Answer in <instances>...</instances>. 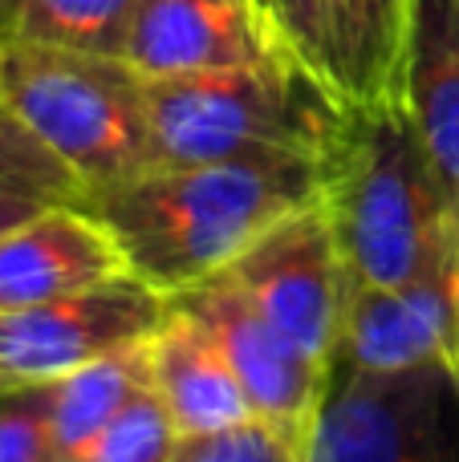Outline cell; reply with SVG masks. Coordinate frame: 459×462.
Returning <instances> with one entry per match:
<instances>
[{"label":"cell","instance_id":"30bf717a","mask_svg":"<svg viewBox=\"0 0 459 462\" xmlns=\"http://www.w3.org/2000/svg\"><path fill=\"white\" fill-rule=\"evenodd\" d=\"M333 361L370 374L459 369V272L395 288H350Z\"/></svg>","mask_w":459,"mask_h":462},{"label":"cell","instance_id":"44dd1931","mask_svg":"<svg viewBox=\"0 0 459 462\" xmlns=\"http://www.w3.org/2000/svg\"><path fill=\"white\" fill-rule=\"evenodd\" d=\"M0 462H57L49 385L0 390Z\"/></svg>","mask_w":459,"mask_h":462},{"label":"cell","instance_id":"ffe728a7","mask_svg":"<svg viewBox=\"0 0 459 462\" xmlns=\"http://www.w3.org/2000/svg\"><path fill=\"white\" fill-rule=\"evenodd\" d=\"M301 455H305V430L248 418L220 434L183 439L175 462H301Z\"/></svg>","mask_w":459,"mask_h":462},{"label":"cell","instance_id":"277c9868","mask_svg":"<svg viewBox=\"0 0 459 462\" xmlns=\"http://www.w3.org/2000/svg\"><path fill=\"white\" fill-rule=\"evenodd\" d=\"M0 106L65 162L86 199L159 167L146 78L126 57L8 37L0 41Z\"/></svg>","mask_w":459,"mask_h":462},{"label":"cell","instance_id":"ba28073f","mask_svg":"<svg viewBox=\"0 0 459 462\" xmlns=\"http://www.w3.org/2000/svg\"><path fill=\"white\" fill-rule=\"evenodd\" d=\"M175 300L192 309L216 337L228 365L236 369L244 393H248L252 414L305 430L317 402H322L330 369L305 357L281 328L268 325L224 276L208 280Z\"/></svg>","mask_w":459,"mask_h":462},{"label":"cell","instance_id":"9c48e42d","mask_svg":"<svg viewBox=\"0 0 459 462\" xmlns=\"http://www.w3.org/2000/svg\"><path fill=\"white\" fill-rule=\"evenodd\" d=\"M281 45L252 0H135L126 61L143 78L240 69L276 61Z\"/></svg>","mask_w":459,"mask_h":462},{"label":"cell","instance_id":"e0dca14e","mask_svg":"<svg viewBox=\"0 0 459 462\" xmlns=\"http://www.w3.org/2000/svg\"><path fill=\"white\" fill-rule=\"evenodd\" d=\"M130 5L135 0H24L13 37L126 57Z\"/></svg>","mask_w":459,"mask_h":462},{"label":"cell","instance_id":"2e32d148","mask_svg":"<svg viewBox=\"0 0 459 462\" xmlns=\"http://www.w3.org/2000/svg\"><path fill=\"white\" fill-rule=\"evenodd\" d=\"M86 199L65 162L0 106V236L53 203Z\"/></svg>","mask_w":459,"mask_h":462},{"label":"cell","instance_id":"603a6c76","mask_svg":"<svg viewBox=\"0 0 459 462\" xmlns=\"http://www.w3.org/2000/svg\"><path fill=\"white\" fill-rule=\"evenodd\" d=\"M252 5H257V13H260V21H265V0H252ZM268 24V21H265Z\"/></svg>","mask_w":459,"mask_h":462},{"label":"cell","instance_id":"3957f363","mask_svg":"<svg viewBox=\"0 0 459 462\" xmlns=\"http://www.w3.org/2000/svg\"><path fill=\"white\" fill-rule=\"evenodd\" d=\"M146 110L159 167L240 159L325 167L354 114L289 57L187 78H146Z\"/></svg>","mask_w":459,"mask_h":462},{"label":"cell","instance_id":"d6986e66","mask_svg":"<svg viewBox=\"0 0 459 462\" xmlns=\"http://www.w3.org/2000/svg\"><path fill=\"white\" fill-rule=\"evenodd\" d=\"M265 21H268L273 41L281 45V53L338 94V69H333V0H265Z\"/></svg>","mask_w":459,"mask_h":462},{"label":"cell","instance_id":"9a60e30c","mask_svg":"<svg viewBox=\"0 0 459 462\" xmlns=\"http://www.w3.org/2000/svg\"><path fill=\"white\" fill-rule=\"evenodd\" d=\"M138 390H146V341L106 353V357L89 361V365L73 369L70 377L49 385L57 462L78 458L130 406Z\"/></svg>","mask_w":459,"mask_h":462},{"label":"cell","instance_id":"8992f818","mask_svg":"<svg viewBox=\"0 0 459 462\" xmlns=\"http://www.w3.org/2000/svg\"><path fill=\"white\" fill-rule=\"evenodd\" d=\"M224 280L305 357L325 369L333 365L350 300V272L322 195L268 227L224 272Z\"/></svg>","mask_w":459,"mask_h":462},{"label":"cell","instance_id":"ac0fdd59","mask_svg":"<svg viewBox=\"0 0 459 462\" xmlns=\"http://www.w3.org/2000/svg\"><path fill=\"white\" fill-rule=\"evenodd\" d=\"M183 434L175 430L167 406L155 398L151 382L130 398V406L89 442L73 462H175Z\"/></svg>","mask_w":459,"mask_h":462},{"label":"cell","instance_id":"4fadbf2b","mask_svg":"<svg viewBox=\"0 0 459 462\" xmlns=\"http://www.w3.org/2000/svg\"><path fill=\"white\" fill-rule=\"evenodd\" d=\"M398 102L459 211V0H411Z\"/></svg>","mask_w":459,"mask_h":462},{"label":"cell","instance_id":"6da1fadb","mask_svg":"<svg viewBox=\"0 0 459 462\" xmlns=\"http://www.w3.org/2000/svg\"><path fill=\"white\" fill-rule=\"evenodd\" d=\"M322 195L309 162H163L130 183L89 195L130 276L167 300L224 276L260 236Z\"/></svg>","mask_w":459,"mask_h":462},{"label":"cell","instance_id":"5b68a950","mask_svg":"<svg viewBox=\"0 0 459 462\" xmlns=\"http://www.w3.org/2000/svg\"><path fill=\"white\" fill-rule=\"evenodd\" d=\"M301 462H459V369L370 374L333 361Z\"/></svg>","mask_w":459,"mask_h":462},{"label":"cell","instance_id":"7402d4cb","mask_svg":"<svg viewBox=\"0 0 459 462\" xmlns=\"http://www.w3.org/2000/svg\"><path fill=\"white\" fill-rule=\"evenodd\" d=\"M21 8H24V0H0V41H8V37H13V29H16V16H21Z\"/></svg>","mask_w":459,"mask_h":462},{"label":"cell","instance_id":"7c38bea8","mask_svg":"<svg viewBox=\"0 0 459 462\" xmlns=\"http://www.w3.org/2000/svg\"><path fill=\"white\" fill-rule=\"evenodd\" d=\"M146 382L183 439L220 434L257 418L216 337L179 300H171L167 317L146 337Z\"/></svg>","mask_w":459,"mask_h":462},{"label":"cell","instance_id":"7a4b0ae2","mask_svg":"<svg viewBox=\"0 0 459 462\" xmlns=\"http://www.w3.org/2000/svg\"><path fill=\"white\" fill-rule=\"evenodd\" d=\"M322 208L350 288L459 272V211L403 102L358 106L322 167Z\"/></svg>","mask_w":459,"mask_h":462},{"label":"cell","instance_id":"8fae6325","mask_svg":"<svg viewBox=\"0 0 459 462\" xmlns=\"http://www.w3.org/2000/svg\"><path fill=\"white\" fill-rule=\"evenodd\" d=\"M130 276L122 244L86 199L53 203L0 236V309L78 296Z\"/></svg>","mask_w":459,"mask_h":462},{"label":"cell","instance_id":"52a82bcc","mask_svg":"<svg viewBox=\"0 0 459 462\" xmlns=\"http://www.w3.org/2000/svg\"><path fill=\"white\" fill-rule=\"evenodd\" d=\"M167 309V296L138 276L78 296L0 309V390L53 385L106 353L146 341Z\"/></svg>","mask_w":459,"mask_h":462},{"label":"cell","instance_id":"5bb4252c","mask_svg":"<svg viewBox=\"0 0 459 462\" xmlns=\"http://www.w3.org/2000/svg\"><path fill=\"white\" fill-rule=\"evenodd\" d=\"M411 0H333V69L350 110L398 102Z\"/></svg>","mask_w":459,"mask_h":462}]
</instances>
